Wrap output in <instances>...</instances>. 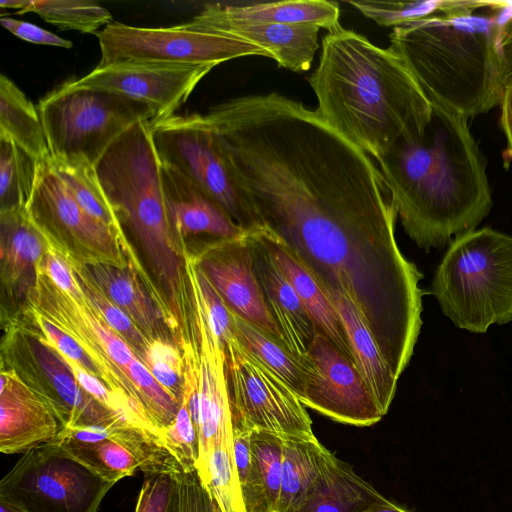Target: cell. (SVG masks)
Wrapping results in <instances>:
<instances>
[{"mask_svg": "<svg viewBox=\"0 0 512 512\" xmlns=\"http://www.w3.org/2000/svg\"><path fill=\"white\" fill-rule=\"evenodd\" d=\"M115 483L53 442L32 449L0 482V500L25 512H96Z\"/></svg>", "mask_w": 512, "mask_h": 512, "instance_id": "cell-8", "label": "cell"}, {"mask_svg": "<svg viewBox=\"0 0 512 512\" xmlns=\"http://www.w3.org/2000/svg\"><path fill=\"white\" fill-rule=\"evenodd\" d=\"M500 123L507 140V151L512 157V83L506 88L501 101Z\"/></svg>", "mask_w": 512, "mask_h": 512, "instance_id": "cell-43", "label": "cell"}, {"mask_svg": "<svg viewBox=\"0 0 512 512\" xmlns=\"http://www.w3.org/2000/svg\"><path fill=\"white\" fill-rule=\"evenodd\" d=\"M257 234L273 262L297 293L316 333L327 338L341 354L355 364L341 319L314 277L275 235L263 228L257 230Z\"/></svg>", "mask_w": 512, "mask_h": 512, "instance_id": "cell-23", "label": "cell"}, {"mask_svg": "<svg viewBox=\"0 0 512 512\" xmlns=\"http://www.w3.org/2000/svg\"><path fill=\"white\" fill-rule=\"evenodd\" d=\"M49 158L38 163L35 187L26 207L49 245L83 264L127 266L133 252L129 239L76 202Z\"/></svg>", "mask_w": 512, "mask_h": 512, "instance_id": "cell-10", "label": "cell"}, {"mask_svg": "<svg viewBox=\"0 0 512 512\" xmlns=\"http://www.w3.org/2000/svg\"><path fill=\"white\" fill-rule=\"evenodd\" d=\"M222 14L242 20L291 25H314L330 30L337 26L340 8L326 0H289L267 3H213Z\"/></svg>", "mask_w": 512, "mask_h": 512, "instance_id": "cell-27", "label": "cell"}, {"mask_svg": "<svg viewBox=\"0 0 512 512\" xmlns=\"http://www.w3.org/2000/svg\"><path fill=\"white\" fill-rule=\"evenodd\" d=\"M277 512H293L321 471L330 451L315 437H283Z\"/></svg>", "mask_w": 512, "mask_h": 512, "instance_id": "cell-29", "label": "cell"}, {"mask_svg": "<svg viewBox=\"0 0 512 512\" xmlns=\"http://www.w3.org/2000/svg\"><path fill=\"white\" fill-rule=\"evenodd\" d=\"M34 12L44 21L62 30L97 33L102 25L111 23L112 15L92 1L81 0H30L19 14Z\"/></svg>", "mask_w": 512, "mask_h": 512, "instance_id": "cell-34", "label": "cell"}, {"mask_svg": "<svg viewBox=\"0 0 512 512\" xmlns=\"http://www.w3.org/2000/svg\"><path fill=\"white\" fill-rule=\"evenodd\" d=\"M170 512L222 511L195 469L175 473V488Z\"/></svg>", "mask_w": 512, "mask_h": 512, "instance_id": "cell-39", "label": "cell"}, {"mask_svg": "<svg viewBox=\"0 0 512 512\" xmlns=\"http://www.w3.org/2000/svg\"><path fill=\"white\" fill-rule=\"evenodd\" d=\"M150 129L161 163L186 175L248 233L262 229L236 187L203 115H173L150 122Z\"/></svg>", "mask_w": 512, "mask_h": 512, "instance_id": "cell-12", "label": "cell"}, {"mask_svg": "<svg viewBox=\"0 0 512 512\" xmlns=\"http://www.w3.org/2000/svg\"><path fill=\"white\" fill-rule=\"evenodd\" d=\"M141 362L152 376L181 403L185 364L180 348L171 342L151 340Z\"/></svg>", "mask_w": 512, "mask_h": 512, "instance_id": "cell-37", "label": "cell"}, {"mask_svg": "<svg viewBox=\"0 0 512 512\" xmlns=\"http://www.w3.org/2000/svg\"><path fill=\"white\" fill-rule=\"evenodd\" d=\"M350 342L355 364L385 415L396 392L398 379L381 354L374 337L356 306L342 292L324 291Z\"/></svg>", "mask_w": 512, "mask_h": 512, "instance_id": "cell-25", "label": "cell"}, {"mask_svg": "<svg viewBox=\"0 0 512 512\" xmlns=\"http://www.w3.org/2000/svg\"><path fill=\"white\" fill-rule=\"evenodd\" d=\"M36 283L25 308H30L70 335L98 367L102 383L130 412L135 424L160 436L151 424L142 397L129 374L137 359L131 347L88 304L77 301L61 290L45 273L36 268Z\"/></svg>", "mask_w": 512, "mask_h": 512, "instance_id": "cell-7", "label": "cell"}, {"mask_svg": "<svg viewBox=\"0 0 512 512\" xmlns=\"http://www.w3.org/2000/svg\"><path fill=\"white\" fill-rule=\"evenodd\" d=\"M175 488V473H147L135 512H170Z\"/></svg>", "mask_w": 512, "mask_h": 512, "instance_id": "cell-40", "label": "cell"}, {"mask_svg": "<svg viewBox=\"0 0 512 512\" xmlns=\"http://www.w3.org/2000/svg\"><path fill=\"white\" fill-rule=\"evenodd\" d=\"M49 243L27 209L0 211L2 320L17 317L32 293Z\"/></svg>", "mask_w": 512, "mask_h": 512, "instance_id": "cell-19", "label": "cell"}, {"mask_svg": "<svg viewBox=\"0 0 512 512\" xmlns=\"http://www.w3.org/2000/svg\"><path fill=\"white\" fill-rule=\"evenodd\" d=\"M232 424L283 437H315L293 391L235 338L224 346Z\"/></svg>", "mask_w": 512, "mask_h": 512, "instance_id": "cell-13", "label": "cell"}, {"mask_svg": "<svg viewBox=\"0 0 512 512\" xmlns=\"http://www.w3.org/2000/svg\"><path fill=\"white\" fill-rule=\"evenodd\" d=\"M431 106L423 137L377 160L405 232L426 251L475 230L492 206L485 161L467 119Z\"/></svg>", "mask_w": 512, "mask_h": 512, "instance_id": "cell-3", "label": "cell"}, {"mask_svg": "<svg viewBox=\"0 0 512 512\" xmlns=\"http://www.w3.org/2000/svg\"><path fill=\"white\" fill-rule=\"evenodd\" d=\"M97 287L146 335L178 346V334L159 289L143 276L133 252L125 267L83 264Z\"/></svg>", "mask_w": 512, "mask_h": 512, "instance_id": "cell-18", "label": "cell"}, {"mask_svg": "<svg viewBox=\"0 0 512 512\" xmlns=\"http://www.w3.org/2000/svg\"><path fill=\"white\" fill-rule=\"evenodd\" d=\"M163 441L184 471L196 469L199 439L184 399L174 422L164 430Z\"/></svg>", "mask_w": 512, "mask_h": 512, "instance_id": "cell-38", "label": "cell"}, {"mask_svg": "<svg viewBox=\"0 0 512 512\" xmlns=\"http://www.w3.org/2000/svg\"><path fill=\"white\" fill-rule=\"evenodd\" d=\"M37 269L45 273L61 290L75 300L85 299L69 263L61 253L50 245L37 264Z\"/></svg>", "mask_w": 512, "mask_h": 512, "instance_id": "cell-41", "label": "cell"}, {"mask_svg": "<svg viewBox=\"0 0 512 512\" xmlns=\"http://www.w3.org/2000/svg\"><path fill=\"white\" fill-rule=\"evenodd\" d=\"M3 324L1 364L48 402L63 428L132 425L88 394L64 358L35 331L18 318Z\"/></svg>", "mask_w": 512, "mask_h": 512, "instance_id": "cell-9", "label": "cell"}, {"mask_svg": "<svg viewBox=\"0 0 512 512\" xmlns=\"http://www.w3.org/2000/svg\"><path fill=\"white\" fill-rule=\"evenodd\" d=\"M227 162L261 227L323 292L351 300L399 379L422 325L423 274L398 247L397 212L371 156L302 107L251 127Z\"/></svg>", "mask_w": 512, "mask_h": 512, "instance_id": "cell-1", "label": "cell"}, {"mask_svg": "<svg viewBox=\"0 0 512 512\" xmlns=\"http://www.w3.org/2000/svg\"><path fill=\"white\" fill-rule=\"evenodd\" d=\"M304 386L300 402L340 423L371 426L382 419L373 394L354 363L316 333L299 359Z\"/></svg>", "mask_w": 512, "mask_h": 512, "instance_id": "cell-14", "label": "cell"}, {"mask_svg": "<svg viewBox=\"0 0 512 512\" xmlns=\"http://www.w3.org/2000/svg\"><path fill=\"white\" fill-rule=\"evenodd\" d=\"M364 512H410L404 507L391 502L390 500H386L384 502L375 504L365 510Z\"/></svg>", "mask_w": 512, "mask_h": 512, "instance_id": "cell-44", "label": "cell"}, {"mask_svg": "<svg viewBox=\"0 0 512 512\" xmlns=\"http://www.w3.org/2000/svg\"><path fill=\"white\" fill-rule=\"evenodd\" d=\"M431 292L459 328L485 333L492 324L512 322V236L488 227L457 236Z\"/></svg>", "mask_w": 512, "mask_h": 512, "instance_id": "cell-5", "label": "cell"}, {"mask_svg": "<svg viewBox=\"0 0 512 512\" xmlns=\"http://www.w3.org/2000/svg\"><path fill=\"white\" fill-rule=\"evenodd\" d=\"M320 117L375 160L423 137L431 102L389 47L338 24L321 43L310 75Z\"/></svg>", "mask_w": 512, "mask_h": 512, "instance_id": "cell-2", "label": "cell"}, {"mask_svg": "<svg viewBox=\"0 0 512 512\" xmlns=\"http://www.w3.org/2000/svg\"><path fill=\"white\" fill-rule=\"evenodd\" d=\"M283 436L251 432V462L241 485L245 512H277L281 489Z\"/></svg>", "mask_w": 512, "mask_h": 512, "instance_id": "cell-26", "label": "cell"}, {"mask_svg": "<svg viewBox=\"0 0 512 512\" xmlns=\"http://www.w3.org/2000/svg\"><path fill=\"white\" fill-rule=\"evenodd\" d=\"M168 216L178 242H208L243 237L248 232L197 184L176 168L161 163Z\"/></svg>", "mask_w": 512, "mask_h": 512, "instance_id": "cell-21", "label": "cell"}, {"mask_svg": "<svg viewBox=\"0 0 512 512\" xmlns=\"http://www.w3.org/2000/svg\"><path fill=\"white\" fill-rule=\"evenodd\" d=\"M352 466L329 453L321 471L293 512H364L386 501Z\"/></svg>", "mask_w": 512, "mask_h": 512, "instance_id": "cell-24", "label": "cell"}, {"mask_svg": "<svg viewBox=\"0 0 512 512\" xmlns=\"http://www.w3.org/2000/svg\"><path fill=\"white\" fill-rule=\"evenodd\" d=\"M0 512H25L22 509L6 502L3 500H0Z\"/></svg>", "mask_w": 512, "mask_h": 512, "instance_id": "cell-46", "label": "cell"}, {"mask_svg": "<svg viewBox=\"0 0 512 512\" xmlns=\"http://www.w3.org/2000/svg\"><path fill=\"white\" fill-rule=\"evenodd\" d=\"M467 0L348 1L363 16L383 27H398L433 15L461 8Z\"/></svg>", "mask_w": 512, "mask_h": 512, "instance_id": "cell-36", "label": "cell"}, {"mask_svg": "<svg viewBox=\"0 0 512 512\" xmlns=\"http://www.w3.org/2000/svg\"><path fill=\"white\" fill-rule=\"evenodd\" d=\"M253 269L265 305L276 323L286 348L299 360L311 345L316 330L294 288L273 262L257 231L247 235Z\"/></svg>", "mask_w": 512, "mask_h": 512, "instance_id": "cell-22", "label": "cell"}, {"mask_svg": "<svg viewBox=\"0 0 512 512\" xmlns=\"http://www.w3.org/2000/svg\"><path fill=\"white\" fill-rule=\"evenodd\" d=\"M38 163L10 138L0 135V211L27 207L35 187Z\"/></svg>", "mask_w": 512, "mask_h": 512, "instance_id": "cell-31", "label": "cell"}, {"mask_svg": "<svg viewBox=\"0 0 512 512\" xmlns=\"http://www.w3.org/2000/svg\"><path fill=\"white\" fill-rule=\"evenodd\" d=\"M213 66L125 64L95 68L71 80L77 87L100 88L122 93L156 110L159 121L171 117Z\"/></svg>", "mask_w": 512, "mask_h": 512, "instance_id": "cell-15", "label": "cell"}, {"mask_svg": "<svg viewBox=\"0 0 512 512\" xmlns=\"http://www.w3.org/2000/svg\"><path fill=\"white\" fill-rule=\"evenodd\" d=\"M235 339L261 364L277 375L298 397L304 386L299 360L279 341L231 311Z\"/></svg>", "mask_w": 512, "mask_h": 512, "instance_id": "cell-30", "label": "cell"}, {"mask_svg": "<svg viewBox=\"0 0 512 512\" xmlns=\"http://www.w3.org/2000/svg\"><path fill=\"white\" fill-rule=\"evenodd\" d=\"M0 23L13 35L27 42L66 49H70L73 46L71 41L29 22L10 17H1Z\"/></svg>", "mask_w": 512, "mask_h": 512, "instance_id": "cell-42", "label": "cell"}, {"mask_svg": "<svg viewBox=\"0 0 512 512\" xmlns=\"http://www.w3.org/2000/svg\"><path fill=\"white\" fill-rule=\"evenodd\" d=\"M30 0H2L0 1L1 8L18 9L17 13L22 12L29 4Z\"/></svg>", "mask_w": 512, "mask_h": 512, "instance_id": "cell-45", "label": "cell"}, {"mask_svg": "<svg viewBox=\"0 0 512 512\" xmlns=\"http://www.w3.org/2000/svg\"><path fill=\"white\" fill-rule=\"evenodd\" d=\"M247 235L203 243L202 249L193 254L195 261L231 311L285 346L265 305Z\"/></svg>", "mask_w": 512, "mask_h": 512, "instance_id": "cell-16", "label": "cell"}, {"mask_svg": "<svg viewBox=\"0 0 512 512\" xmlns=\"http://www.w3.org/2000/svg\"><path fill=\"white\" fill-rule=\"evenodd\" d=\"M65 259L73 270L88 304L131 347L136 357L142 361L151 340L146 337L125 312L118 308L97 287L87 275L82 263L67 257Z\"/></svg>", "mask_w": 512, "mask_h": 512, "instance_id": "cell-35", "label": "cell"}, {"mask_svg": "<svg viewBox=\"0 0 512 512\" xmlns=\"http://www.w3.org/2000/svg\"><path fill=\"white\" fill-rule=\"evenodd\" d=\"M38 111L52 158L95 166L133 125L153 122L156 110L122 93L63 83L39 101Z\"/></svg>", "mask_w": 512, "mask_h": 512, "instance_id": "cell-6", "label": "cell"}, {"mask_svg": "<svg viewBox=\"0 0 512 512\" xmlns=\"http://www.w3.org/2000/svg\"><path fill=\"white\" fill-rule=\"evenodd\" d=\"M101 58L97 68L125 64L217 66L246 57L270 58L262 48L229 36L188 29L136 27L111 22L96 33Z\"/></svg>", "mask_w": 512, "mask_h": 512, "instance_id": "cell-11", "label": "cell"}, {"mask_svg": "<svg viewBox=\"0 0 512 512\" xmlns=\"http://www.w3.org/2000/svg\"><path fill=\"white\" fill-rule=\"evenodd\" d=\"M390 48L432 104L466 119L500 105L512 83L508 1H470L393 28Z\"/></svg>", "mask_w": 512, "mask_h": 512, "instance_id": "cell-4", "label": "cell"}, {"mask_svg": "<svg viewBox=\"0 0 512 512\" xmlns=\"http://www.w3.org/2000/svg\"><path fill=\"white\" fill-rule=\"evenodd\" d=\"M49 160L76 202L92 217L124 235L101 188L95 166L51 156Z\"/></svg>", "mask_w": 512, "mask_h": 512, "instance_id": "cell-32", "label": "cell"}, {"mask_svg": "<svg viewBox=\"0 0 512 512\" xmlns=\"http://www.w3.org/2000/svg\"><path fill=\"white\" fill-rule=\"evenodd\" d=\"M56 442L76 459L113 483L133 475L137 469H140L139 461L128 447L111 436L95 443L67 439Z\"/></svg>", "mask_w": 512, "mask_h": 512, "instance_id": "cell-33", "label": "cell"}, {"mask_svg": "<svg viewBox=\"0 0 512 512\" xmlns=\"http://www.w3.org/2000/svg\"><path fill=\"white\" fill-rule=\"evenodd\" d=\"M191 30L217 33L240 39L265 50L279 67L293 72L310 69L319 48L321 28L235 19L220 13L213 3L184 24Z\"/></svg>", "mask_w": 512, "mask_h": 512, "instance_id": "cell-17", "label": "cell"}, {"mask_svg": "<svg viewBox=\"0 0 512 512\" xmlns=\"http://www.w3.org/2000/svg\"><path fill=\"white\" fill-rule=\"evenodd\" d=\"M0 135L10 138L38 161L50 157L38 108L4 74L0 76Z\"/></svg>", "mask_w": 512, "mask_h": 512, "instance_id": "cell-28", "label": "cell"}, {"mask_svg": "<svg viewBox=\"0 0 512 512\" xmlns=\"http://www.w3.org/2000/svg\"><path fill=\"white\" fill-rule=\"evenodd\" d=\"M0 451L26 453L56 442L63 425L48 402L19 375L1 365Z\"/></svg>", "mask_w": 512, "mask_h": 512, "instance_id": "cell-20", "label": "cell"}]
</instances>
